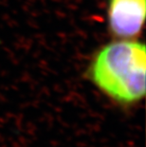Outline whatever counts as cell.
<instances>
[{
  "mask_svg": "<svg viewBox=\"0 0 146 147\" xmlns=\"http://www.w3.org/2000/svg\"><path fill=\"white\" fill-rule=\"evenodd\" d=\"M146 48L137 39H117L94 53L87 68L92 84L111 101L131 106L146 92Z\"/></svg>",
  "mask_w": 146,
  "mask_h": 147,
  "instance_id": "1",
  "label": "cell"
},
{
  "mask_svg": "<svg viewBox=\"0 0 146 147\" xmlns=\"http://www.w3.org/2000/svg\"><path fill=\"white\" fill-rule=\"evenodd\" d=\"M146 0H108V32L117 39H136L144 27Z\"/></svg>",
  "mask_w": 146,
  "mask_h": 147,
  "instance_id": "2",
  "label": "cell"
}]
</instances>
